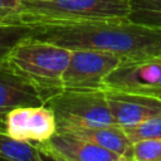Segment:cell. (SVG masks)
Segmentation results:
<instances>
[{
  "mask_svg": "<svg viewBox=\"0 0 161 161\" xmlns=\"http://www.w3.org/2000/svg\"><path fill=\"white\" fill-rule=\"evenodd\" d=\"M44 158L62 161H123L122 157L72 131H57L49 140L36 145Z\"/></svg>",
  "mask_w": 161,
  "mask_h": 161,
  "instance_id": "8",
  "label": "cell"
},
{
  "mask_svg": "<svg viewBox=\"0 0 161 161\" xmlns=\"http://www.w3.org/2000/svg\"><path fill=\"white\" fill-rule=\"evenodd\" d=\"M123 60L117 54L94 49H72L62 77V88L103 89L104 78Z\"/></svg>",
  "mask_w": 161,
  "mask_h": 161,
  "instance_id": "5",
  "label": "cell"
},
{
  "mask_svg": "<svg viewBox=\"0 0 161 161\" xmlns=\"http://www.w3.org/2000/svg\"><path fill=\"white\" fill-rule=\"evenodd\" d=\"M130 161H161V138H142L132 142Z\"/></svg>",
  "mask_w": 161,
  "mask_h": 161,
  "instance_id": "16",
  "label": "cell"
},
{
  "mask_svg": "<svg viewBox=\"0 0 161 161\" xmlns=\"http://www.w3.org/2000/svg\"><path fill=\"white\" fill-rule=\"evenodd\" d=\"M128 19L161 29V0H130Z\"/></svg>",
  "mask_w": 161,
  "mask_h": 161,
  "instance_id": "14",
  "label": "cell"
},
{
  "mask_svg": "<svg viewBox=\"0 0 161 161\" xmlns=\"http://www.w3.org/2000/svg\"><path fill=\"white\" fill-rule=\"evenodd\" d=\"M0 128H3V126H1V125H0Z\"/></svg>",
  "mask_w": 161,
  "mask_h": 161,
  "instance_id": "19",
  "label": "cell"
},
{
  "mask_svg": "<svg viewBox=\"0 0 161 161\" xmlns=\"http://www.w3.org/2000/svg\"><path fill=\"white\" fill-rule=\"evenodd\" d=\"M1 23H6V19H5L4 16H1V15H0V24H1Z\"/></svg>",
  "mask_w": 161,
  "mask_h": 161,
  "instance_id": "18",
  "label": "cell"
},
{
  "mask_svg": "<svg viewBox=\"0 0 161 161\" xmlns=\"http://www.w3.org/2000/svg\"><path fill=\"white\" fill-rule=\"evenodd\" d=\"M30 38L68 49H94L123 59L161 55V29L130 19L36 25Z\"/></svg>",
  "mask_w": 161,
  "mask_h": 161,
  "instance_id": "1",
  "label": "cell"
},
{
  "mask_svg": "<svg viewBox=\"0 0 161 161\" xmlns=\"http://www.w3.org/2000/svg\"><path fill=\"white\" fill-rule=\"evenodd\" d=\"M130 0H21L8 21L68 24L113 19H128Z\"/></svg>",
  "mask_w": 161,
  "mask_h": 161,
  "instance_id": "2",
  "label": "cell"
},
{
  "mask_svg": "<svg viewBox=\"0 0 161 161\" xmlns=\"http://www.w3.org/2000/svg\"><path fill=\"white\" fill-rule=\"evenodd\" d=\"M36 25L6 21L0 24V63L6 62L13 48L24 39L33 35Z\"/></svg>",
  "mask_w": 161,
  "mask_h": 161,
  "instance_id": "13",
  "label": "cell"
},
{
  "mask_svg": "<svg viewBox=\"0 0 161 161\" xmlns=\"http://www.w3.org/2000/svg\"><path fill=\"white\" fill-rule=\"evenodd\" d=\"M21 0H0V15L8 21V18L16 13Z\"/></svg>",
  "mask_w": 161,
  "mask_h": 161,
  "instance_id": "17",
  "label": "cell"
},
{
  "mask_svg": "<svg viewBox=\"0 0 161 161\" xmlns=\"http://www.w3.org/2000/svg\"><path fill=\"white\" fill-rule=\"evenodd\" d=\"M103 89L161 96V55L123 59L103 80Z\"/></svg>",
  "mask_w": 161,
  "mask_h": 161,
  "instance_id": "6",
  "label": "cell"
},
{
  "mask_svg": "<svg viewBox=\"0 0 161 161\" xmlns=\"http://www.w3.org/2000/svg\"><path fill=\"white\" fill-rule=\"evenodd\" d=\"M45 104L54 112L57 131L114 123L104 89L60 88L47 98Z\"/></svg>",
  "mask_w": 161,
  "mask_h": 161,
  "instance_id": "4",
  "label": "cell"
},
{
  "mask_svg": "<svg viewBox=\"0 0 161 161\" xmlns=\"http://www.w3.org/2000/svg\"><path fill=\"white\" fill-rule=\"evenodd\" d=\"M47 94L34 82L13 69L6 62L0 63V125L4 116L21 106L45 104Z\"/></svg>",
  "mask_w": 161,
  "mask_h": 161,
  "instance_id": "9",
  "label": "cell"
},
{
  "mask_svg": "<svg viewBox=\"0 0 161 161\" xmlns=\"http://www.w3.org/2000/svg\"><path fill=\"white\" fill-rule=\"evenodd\" d=\"M0 158L13 161H40L44 160L36 145L21 142L8 136L0 128Z\"/></svg>",
  "mask_w": 161,
  "mask_h": 161,
  "instance_id": "12",
  "label": "cell"
},
{
  "mask_svg": "<svg viewBox=\"0 0 161 161\" xmlns=\"http://www.w3.org/2000/svg\"><path fill=\"white\" fill-rule=\"evenodd\" d=\"M70 55L72 49L29 36L13 48L6 63L39 86L48 98L62 88Z\"/></svg>",
  "mask_w": 161,
  "mask_h": 161,
  "instance_id": "3",
  "label": "cell"
},
{
  "mask_svg": "<svg viewBox=\"0 0 161 161\" xmlns=\"http://www.w3.org/2000/svg\"><path fill=\"white\" fill-rule=\"evenodd\" d=\"M114 123L127 127L161 113V97L104 89Z\"/></svg>",
  "mask_w": 161,
  "mask_h": 161,
  "instance_id": "10",
  "label": "cell"
},
{
  "mask_svg": "<svg viewBox=\"0 0 161 161\" xmlns=\"http://www.w3.org/2000/svg\"><path fill=\"white\" fill-rule=\"evenodd\" d=\"M160 97H161V96H160Z\"/></svg>",
  "mask_w": 161,
  "mask_h": 161,
  "instance_id": "20",
  "label": "cell"
},
{
  "mask_svg": "<svg viewBox=\"0 0 161 161\" xmlns=\"http://www.w3.org/2000/svg\"><path fill=\"white\" fill-rule=\"evenodd\" d=\"M3 130L16 141L39 145L57 132V121L47 104L21 106L5 113Z\"/></svg>",
  "mask_w": 161,
  "mask_h": 161,
  "instance_id": "7",
  "label": "cell"
},
{
  "mask_svg": "<svg viewBox=\"0 0 161 161\" xmlns=\"http://www.w3.org/2000/svg\"><path fill=\"white\" fill-rule=\"evenodd\" d=\"M123 130L131 142L142 138H161V113L148 117L137 125L123 127Z\"/></svg>",
  "mask_w": 161,
  "mask_h": 161,
  "instance_id": "15",
  "label": "cell"
},
{
  "mask_svg": "<svg viewBox=\"0 0 161 161\" xmlns=\"http://www.w3.org/2000/svg\"><path fill=\"white\" fill-rule=\"evenodd\" d=\"M70 131L86 138L87 141H91L103 148L119 155L123 161H130L132 142L126 135L122 126L112 123L102 127H84Z\"/></svg>",
  "mask_w": 161,
  "mask_h": 161,
  "instance_id": "11",
  "label": "cell"
}]
</instances>
